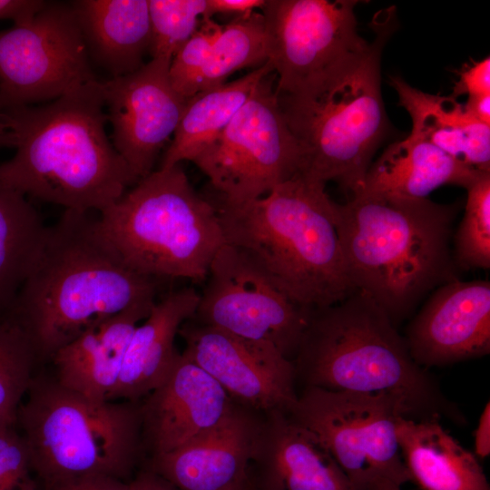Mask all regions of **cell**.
Here are the masks:
<instances>
[{
    "label": "cell",
    "instance_id": "1",
    "mask_svg": "<svg viewBox=\"0 0 490 490\" xmlns=\"http://www.w3.org/2000/svg\"><path fill=\"white\" fill-rule=\"evenodd\" d=\"M95 213L64 210L48 227L39 256L7 313L38 361L50 360L95 324L157 301L160 281L124 261Z\"/></svg>",
    "mask_w": 490,
    "mask_h": 490
},
{
    "label": "cell",
    "instance_id": "2",
    "mask_svg": "<svg viewBox=\"0 0 490 490\" xmlns=\"http://www.w3.org/2000/svg\"><path fill=\"white\" fill-rule=\"evenodd\" d=\"M96 81L44 105L3 111L14 156L0 180L25 196L64 210L102 212L139 180L109 140Z\"/></svg>",
    "mask_w": 490,
    "mask_h": 490
},
{
    "label": "cell",
    "instance_id": "3",
    "mask_svg": "<svg viewBox=\"0 0 490 490\" xmlns=\"http://www.w3.org/2000/svg\"><path fill=\"white\" fill-rule=\"evenodd\" d=\"M459 205L356 191L336 203L349 279L397 326L439 286L457 279L450 242Z\"/></svg>",
    "mask_w": 490,
    "mask_h": 490
},
{
    "label": "cell",
    "instance_id": "4",
    "mask_svg": "<svg viewBox=\"0 0 490 490\" xmlns=\"http://www.w3.org/2000/svg\"><path fill=\"white\" fill-rule=\"evenodd\" d=\"M292 362L304 387L386 393L404 404L410 419L466 422L435 377L414 361L387 313L361 291L309 311Z\"/></svg>",
    "mask_w": 490,
    "mask_h": 490
},
{
    "label": "cell",
    "instance_id": "5",
    "mask_svg": "<svg viewBox=\"0 0 490 490\" xmlns=\"http://www.w3.org/2000/svg\"><path fill=\"white\" fill-rule=\"evenodd\" d=\"M326 184L303 173L252 201L217 205L226 243L244 251L273 285L305 310L355 290Z\"/></svg>",
    "mask_w": 490,
    "mask_h": 490
},
{
    "label": "cell",
    "instance_id": "6",
    "mask_svg": "<svg viewBox=\"0 0 490 490\" xmlns=\"http://www.w3.org/2000/svg\"><path fill=\"white\" fill-rule=\"evenodd\" d=\"M394 7L377 14L368 49L303 96L277 95L303 153V173L325 184L336 181L354 193L389 131L381 95L380 64L397 29Z\"/></svg>",
    "mask_w": 490,
    "mask_h": 490
},
{
    "label": "cell",
    "instance_id": "7",
    "mask_svg": "<svg viewBox=\"0 0 490 490\" xmlns=\"http://www.w3.org/2000/svg\"><path fill=\"white\" fill-rule=\"evenodd\" d=\"M16 415L44 489L90 475L125 480L144 451L141 401H95L34 376Z\"/></svg>",
    "mask_w": 490,
    "mask_h": 490
},
{
    "label": "cell",
    "instance_id": "8",
    "mask_svg": "<svg viewBox=\"0 0 490 490\" xmlns=\"http://www.w3.org/2000/svg\"><path fill=\"white\" fill-rule=\"evenodd\" d=\"M124 261L157 280H206L226 243L217 205L200 196L180 164L152 172L99 213Z\"/></svg>",
    "mask_w": 490,
    "mask_h": 490
},
{
    "label": "cell",
    "instance_id": "9",
    "mask_svg": "<svg viewBox=\"0 0 490 490\" xmlns=\"http://www.w3.org/2000/svg\"><path fill=\"white\" fill-rule=\"evenodd\" d=\"M270 74L191 161L220 192L221 204L261 198L302 172L303 153L281 112Z\"/></svg>",
    "mask_w": 490,
    "mask_h": 490
},
{
    "label": "cell",
    "instance_id": "10",
    "mask_svg": "<svg viewBox=\"0 0 490 490\" xmlns=\"http://www.w3.org/2000/svg\"><path fill=\"white\" fill-rule=\"evenodd\" d=\"M286 413L313 432L363 490L377 477L399 486L411 481L397 435L399 417L408 414L396 397L304 387Z\"/></svg>",
    "mask_w": 490,
    "mask_h": 490
},
{
    "label": "cell",
    "instance_id": "11",
    "mask_svg": "<svg viewBox=\"0 0 490 490\" xmlns=\"http://www.w3.org/2000/svg\"><path fill=\"white\" fill-rule=\"evenodd\" d=\"M357 0H266L261 8L277 95L322 86L369 43L357 29Z\"/></svg>",
    "mask_w": 490,
    "mask_h": 490
},
{
    "label": "cell",
    "instance_id": "12",
    "mask_svg": "<svg viewBox=\"0 0 490 490\" xmlns=\"http://www.w3.org/2000/svg\"><path fill=\"white\" fill-rule=\"evenodd\" d=\"M96 81L71 3L47 2L0 31V111L54 101Z\"/></svg>",
    "mask_w": 490,
    "mask_h": 490
},
{
    "label": "cell",
    "instance_id": "13",
    "mask_svg": "<svg viewBox=\"0 0 490 490\" xmlns=\"http://www.w3.org/2000/svg\"><path fill=\"white\" fill-rule=\"evenodd\" d=\"M309 310L293 303L240 249L225 243L213 258L194 321L275 346L293 360Z\"/></svg>",
    "mask_w": 490,
    "mask_h": 490
},
{
    "label": "cell",
    "instance_id": "14",
    "mask_svg": "<svg viewBox=\"0 0 490 490\" xmlns=\"http://www.w3.org/2000/svg\"><path fill=\"white\" fill-rule=\"evenodd\" d=\"M182 352L237 404L258 413L287 412L298 397L293 362L272 344L240 338L192 318L179 329Z\"/></svg>",
    "mask_w": 490,
    "mask_h": 490
},
{
    "label": "cell",
    "instance_id": "15",
    "mask_svg": "<svg viewBox=\"0 0 490 490\" xmlns=\"http://www.w3.org/2000/svg\"><path fill=\"white\" fill-rule=\"evenodd\" d=\"M171 60L152 58L138 70L101 83L113 145L138 180L150 174L174 134L188 99L169 78Z\"/></svg>",
    "mask_w": 490,
    "mask_h": 490
},
{
    "label": "cell",
    "instance_id": "16",
    "mask_svg": "<svg viewBox=\"0 0 490 490\" xmlns=\"http://www.w3.org/2000/svg\"><path fill=\"white\" fill-rule=\"evenodd\" d=\"M405 340L420 367H442L490 352V282L445 283L410 321Z\"/></svg>",
    "mask_w": 490,
    "mask_h": 490
},
{
    "label": "cell",
    "instance_id": "17",
    "mask_svg": "<svg viewBox=\"0 0 490 490\" xmlns=\"http://www.w3.org/2000/svg\"><path fill=\"white\" fill-rule=\"evenodd\" d=\"M234 404L214 378L179 353L165 379L140 402L143 449L151 456L171 452L220 423Z\"/></svg>",
    "mask_w": 490,
    "mask_h": 490
},
{
    "label": "cell",
    "instance_id": "18",
    "mask_svg": "<svg viewBox=\"0 0 490 490\" xmlns=\"http://www.w3.org/2000/svg\"><path fill=\"white\" fill-rule=\"evenodd\" d=\"M261 413L237 403L214 427L149 460V470L177 490H234L248 478Z\"/></svg>",
    "mask_w": 490,
    "mask_h": 490
},
{
    "label": "cell",
    "instance_id": "19",
    "mask_svg": "<svg viewBox=\"0 0 490 490\" xmlns=\"http://www.w3.org/2000/svg\"><path fill=\"white\" fill-rule=\"evenodd\" d=\"M248 475L253 490H363L313 432L281 410L261 413Z\"/></svg>",
    "mask_w": 490,
    "mask_h": 490
},
{
    "label": "cell",
    "instance_id": "20",
    "mask_svg": "<svg viewBox=\"0 0 490 490\" xmlns=\"http://www.w3.org/2000/svg\"><path fill=\"white\" fill-rule=\"evenodd\" d=\"M200 294L183 288L165 294L135 328L109 400L141 401L168 376L179 352L175 337L196 311Z\"/></svg>",
    "mask_w": 490,
    "mask_h": 490
},
{
    "label": "cell",
    "instance_id": "21",
    "mask_svg": "<svg viewBox=\"0 0 490 490\" xmlns=\"http://www.w3.org/2000/svg\"><path fill=\"white\" fill-rule=\"evenodd\" d=\"M153 305L120 312L89 328L57 350L50 359L56 381L87 398L109 400L132 336Z\"/></svg>",
    "mask_w": 490,
    "mask_h": 490
},
{
    "label": "cell",
    "instance_id": "22",
    "mask_svg": "<svg viewBox=\"0 0 490 490\" xmlns=\"http://www.w3.org/2000/svg\"><path fill=\"white\" fill-rule=\"evenodd\" d=\"M74 9L90 60L113 77L131 74L149 52L148 0H77Z\"/></svg>",
    "mask_w": 490,
    "mask_h": 490
},
{
    "label": "cell",
    "instance_id": "23",
    "mask_svg": "<svg viewBox=\"0 0 490 490\" xmlns=\"http://www.w3.org/2000/svg\"><path fill=\"white\" fill-rule=\"evenodd\" d=\"M481 172L455 160L433 144L408 136L384 150L370 164L356 191L425 199L443 185L466 188Z\"/></svg>",
    "mask_w": 490,
    "mask_h": 490
},
{
    "label": "cell",
    "instance_id": "24",
    "mask_svg": "<svg viewBox=\"0 0 490 490\" xmlns=\"http://www.w3.org/2000/svg\"><path fill=\"white\" fill-rule=\"evenodd\" d=\"M389 83L412 121L410 137L427 142L480 172L490 171V126L469 116L452 96L420 91L399 76Z\"/></svg>",
    "mask_w": 490,
    "mask_h": 490
},
{
    "label": "cell",
    "instance_id": "25",
    "mask_svg": "<svg viewBox=\"0 0 490 490\" xmlns=\"http://www.w3.org/2000/svg\"><path fill=\"white\" fill-rule=\"evenodd\" d=\"M397 435L411 481L422 490H490L474 453L465 448L439 420L399 417Z\"/></svg>",
    "mask_w": 490,
    "mask_h": 490
},
{
    "label": "cell",
    "instance_id": "26",
    "mask_svg": "<svg viewBox=\"0 0 490 490\" xmlns=\"http://www.w3.org/2000/svg\"><path fill=\"white\" fill-rule=\"evenodd\" d=\"M272 73V65L267 61L239 79L190 97L160 168L191 162L227 127L259 83Z\"/></svg>",
    "mask_w": 490,
    "mask_h": 490
},
{
    "label": "cell",
    "instance_id": "27",
    "mask_svg": "<svg viewBox=\"0 0 490 490\" xmlns=\"http://www.w3.org/2000/svg\"><path fill=\"white\" fill-rule=\"evenodd\" d=\"M47 229L26 196L0 180V315L10 311Z\"/></svg>",
    "mask_w": 490,
    "mask_h": 490
},
{
    "label": "cell",
    "instance_id": "28",
    "mask_svg": "<svg viewBox=\"0 0 490 490\" xmlns=\"http://www.w3.org/2000/svg\"><path fill=\"white\" fill-rule=\"evenodd\" d=\"M268 61L264 16L251 12L223 25L197 84V93L225 83L233 73Z\"/></svg>",
    "mask_w": 490,
    "mask_h": 490
},
{
    "label": "cell",
    "instance_id": "29",
    "mask_svg": "<svg viewBox=\"0 0 490 490\" xmlns=\"http://www.w3.org/2000/svg\"><path fill=\"white\" fill-rule=\"evenodd\" d=\"M37 361L22 328L7 314L0 315V429L15 427Z\"/></svg>",
    "mask_w": 490,
    "mask_h": 490
},
{
    "label": "cell",
    "instance_id": "30",
    "mask_svg": "<svg viewBox=\"0 0 490 490\" xmlns=\"http://www.w3.org/2000/svg\"><path fill=\"white\" fill-rule=\"evenodd\" d=\"M465 213L454 236V261L469 270L490 267V171L466 188Z\"/></svg>",
    "mask_w": 490,
    "mask_h": 490
},
{
    "label": "cell",
    "instance_id": "31",
    "mask_svg": "<svg viewBox=\"0 0 490 490\" xmlns=\"http://www.w3.org/2000/svg\"><path fill=\"white\" fill-rule=\"evenodd\" d=\"M149 54L171 60L209 17L208 0H148ZM211 18V17H210Z\"/></svg>",
    "mask_w": 490,
    "mask_h": 490
},
{
    "label": "cell",
    "instance_id": "32",
    "mask_svg": "<svg viewBox=\"0 0 490 490\" xmlns=\"http://www.w3.org/2000/svg\"><path fill=\"white\" fill-rule=\"evenodd\" d=\"M223 25L204 17L198 30L172 59L169 78L174 90L185 99L197 93V84L211 48Z\"/></svg>",
    "mask_w": 490,
    "mask_h": 490
},
{
    "label": "cell",
    "instance_id": "33",
    "mask_svg": "<svg viewBox=\"0 0 490 490\" xmlns=\"http://www.w3.org/2000/svg\"><path fill=\"white\" fill-rule=\"evenodd\" d=\"M24 441L15 429H0V490H38Z\"/></svg>",
    "mask_w": 490,
    "mask_h": 490
},
{
    "label": "cell",
    "instance_id": "34",
    "mask_svg": "<svg viewBox=\"0 0 490 490\" xmlns=\"http://www.w3.org/2000/svg\"><path fill=\"white\" fill-rule=\"evenodd\" d=\"M490 93V57L466 64L459 72L453 89V98Z\"/></svg>",
    "mask_w": 490,
    "mask_h": 490
},
{
    "label": "cell",
    "instance_id": "35",
    "mask_svg": "<svg viewBox=\"0 0 490 490\" xmlns=\"http://www.w3.org/2000/svg\"><path fill=\"white\" fill-rule=\"evenodd\" d=\"M44 490H129L128 482L105 475H90L68 480Z\"/></svg>",
    "mask_w": 490,
    "mask_h": 490
},
{
    "label": "cell",
    "instance_id": "36",
    "mask_svg": "<svg viewBox=\"0 0 490 490\" xmlns=\"http://www.w3.org/2000/svg\"><path fill=\"white\" fill-rule=\"evenodd\" d=\"M47 2L42 0H0V20H12L14 24L30 21Z\"/></svg>",
    "mask_w": 490,
    "mask_h": 490
},
{
    "label": "cell",
    "instance_id": "37",
    "mask_svg": "<svg viewBox=\"0 0 490 490\" xmlns=\"http://www.w3.org/2000/svg\"><path fill=\"white\" fill-rule=\"evenodd\" d=\"M266 0H208L209 17L220 14L236 17L254 12L264 6Z\"/></svg>",
    "mask_w": 490,
    "mask_h": 490
},
{
    "label": "cell",
    "instance_id": "38",
    "mask_svg": "<svg viewBox=\"0 0 490 490\" xmlns=\"http://www.w3.org/2000/svg\"><path fill=\"white\" fill-rule=\"evenodd\" d=\"M475 456L477 458L487 457L490 454V404H485L478 419L476 429L474 433Z\"/></svg>",
    "mask_w": 490,
    "mask_h": 490
},
{
    "label": "cell",
    "instance_id": "39",
    "mask_svg": "<svg viewBox=\"0 0 490 490\" xmlns=\"http://www.w3.org/2000/svg\"><path fill=\"white\" fill-rule=\"evenodd\" d=\"M129 490H177L168 481L146 469L128 482Z\"/></svg>",
    "mask_w": 490,
    "mask_h": 490
},
{
    "label": "cell",
    "instance_id": "40",
    "mask_svg": "<svg viewBox=\"0 0 490 490\" xmlns=\"http://www.w3.org/2000/svg\"><path fill=\"white\" fill-rule=\"evenodd\" d=\"M464 108L474 120L490 126V93L469 96Z\"/></svg>",
    "mask_w": 490,
    "mask_h": 490
},
{
    "label": "cell",
    "instance_id": "41",
    "mask_svg": "<svg viewBox=\"0 0 490 490\" xmlns=\"http://www.w3.org/2000/svg\"><path fill=\"white\" fill-rule=\"evenodd\" d=\"M367 490H401V486L387 478L377 477L368 485Z\"/></svg>",
    "mask_w": 490,
    "mask_h": 490
},
{
    "label": "cell",
    "instance_id": "42",
    "mask_svg": "<svg viewBox=\"0 0 490 490\" xmlns=\"http://www.w3.org/2000/svg\"><path fill=\"white\" fill-rule=\"evenodd\" d=\"M0 147L13 148L12 134L5 122L3 113L0 111Z\"/></svg>",
    "mask_w": 490,
    "mask_h": 490
},
{
    "label": "cell",
    "instance_id": "43",
    "mask_svg": "<svg viewBox=\"0 0 490 490\" xmlns=\"http://www.w3.org/2000/svg\"><path fill=\"white\" fill-rule=\"evenodd\" d=\"M234 490H253L252 485L250 482L249 475L248 478L237 486Z\"/></svg>",
    "mask_w": 490,
    "mask_h": 490
}]
</instances>
